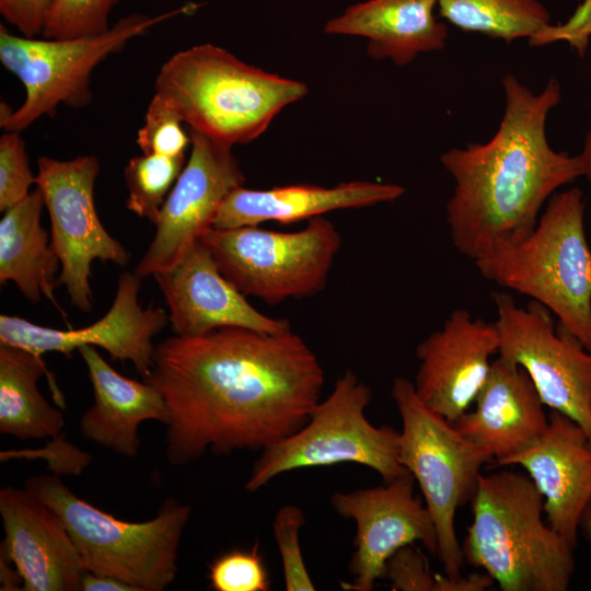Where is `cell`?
<instances>
[{
	"mask_svg": "<svg viewBox=\"0 0 591 591\" xmlns=\"http://www.w3.org/2000/svg\"><path fill=\"white\" fill-rule=\"evenodd\" d=\"M144 382L170 413L166 456L185 465L207 450H264L294 433L321 401L324 370L305 340L221 327L155 346Z\"/></svg>",
	"mask_w": 591,
	"mask_h": 591,
	"instance_id": "1",
	"label": "cell"
},
{
	"mask_svg": "<svg viewBox=\"0 0 591 591\" xmlns=\"http://www.w3.org/2000/svg\"><path fill=\"white\" fill-rule=\"evenodd\" d=\"M501 83L505 109L493 137L440 157L454 182L445 206L451 241L473 262L524 239L556 190L582 176L579 154L554 150L546 136L559 81L551 78L540 92L511 73Z\"/></svg>",
	"mask_w": 591,
	"mask_h": 591,
	"instance_id": "2",
	"label": "cell"
},
{
	"mask_svg": "<svg viewBox=\"0 0 591 591\" xmlns=\"http://www.w3.org/2000/svg\"><path fill=\"white\" fill-rule=\"evenodd\" d=\"M543 497L515 471L478 476L464 560L502 591H565L575 572L573 548L542 519Z\"/></svg>",
	"mask_w": 591,
	"mask_h": 591,
	"instance_id": "3",
	"label": "cell"
},
{
	"mask_svg": "<svg viewBox=\"0 0 591 591\" xmlns=\"http://www.w3.org/2000/svg\"><path fill=\"white\" fill-rule=\"evenodd\" d=\"M306 93L303 82L248 65L208 43L171 56L154 81V94L190 130L232 147L258 138Z\"/></svg>",
	"mask_w": 591,
	"mask_h": 591,
	"instance_id": "4",
	"label": "cell"
},
{
	"mask_svg": "<svg viewBox=\"0 0 591 591\" xmlns=\"http://www.w3.org/2000/svg\"><path fill=\"white\" fill-rule=\"evenodd\" d=\"M474 264L486 280L544 305L591 351V247L580 188L555 193L524 239Z\"/></svg>",
	"mask_w": 591,
	"mask_h": 591,
	"instance_id": "5",
	"label": "cell"
},
{
	"mask_svg": "<svg viewBox=\"0 0 591 591\" xmlns=\"http://www.w3.org/2000/svg\"><path fill=\"white\" fill-rule=\"evenodd\" d=\"M24 488L59 515L88 572L120 580L134 591H162L174 581L188 505L169 497L153 519L129 522L78 497L56 474L32 476Z\"/></svg>",
	"mask_w": 591,
	"mask_h": 591,
	"instance_id": "6",
	"label": "cell"
},
{
	"mask_svg": "<svg viewBox=\"0 0 591 591\" xmlns=\"http://www.w3.org/2000/svg\"><path fill=\"white\" fill-rule=\"evenodd\" d=\"M391 396L402 421L398 461L419 485L445 575L459 578L464 556L455 531L456 511L472 499L480 470L493 457L428 407L409 380L395 378Z\"/></svg>",
	"mask_w": 591,
	"mask_h": 591,
	"instance_id": "7",
	"label": "cell"
},
{
	"mask_svg": "<svg viewBox=\"0 0 591 591\" xmlns=\"http://www.w3.org/2000/svg\"><path fill=\"white\" fill-rule=\"evenodd\" d=\"M371 398L370 387L345 370L299 430L262 451L245 489L254 493L291 471L345 463L368 466L384 483L408 473L398 461L399 431L366 417Z\"/></svg>",
	"mask_w": 591,
	"mask_h": 591,
	"instance_id": "8",
	"label": "cell"
},
{
	"mask_svg": "<svg viewBox=\"0 0 591 591\" xmlns=\"http://www.w3.org/2000/svg\"><path fill=\"white\" fill-rule=\"evenodd\" d=\"M198 7L187 3L155 16L132 13L105 33L68 39L16 36L0 25V61L26 91L23 104L0 119L1 128L21 132L42 116L55 115L60 104L73 108L86 106L93 99L91 74L101 61L152 26L194 12Z\"/></svg>",
	"mask_w": 591,
	"mask_h": 591,
	"instance_id": "9",
	"label": "cell"
},
{
	"mask_svg": "<svg viewBox=\"0 0 591 591\" xmlns=\"http://www.w3.org/2000/svg\"><path fill=\"white\" fill-rule=\"evenodd\" d=\"M199 241L244 296L269 305L321 292L341 247L340 233L323 216L292 232L259 225L211 228Z\"/></svg>",
	"mask_w": 591,
	"mask_h": 591,
	"instance_id": "10",
	"label": "cell"
},
{
	"mask_svg": "<svg viewBox=\"0 0 591 591\" xmlns=\"http://www.w3.org/2000/svg\"><path fill=\"white\" fill-rule=\"evenodd\" d=\"M499 336L498 356L520 366L543 404L577 422L591 441V351L558 326L551 311L531 300L491 293Z\"/></svg>",
	"mask_w": 591,
	"mask_h": 591,
	"instance_id": "11",
	"label": "cell"
},
{
	"mask_svg": "<svg viewBox=\"0 0 591 591\" xmlns=\"http://www.w3.org/2000/svg\"><path fill=\"white\" fill-rule=\"evenodd\" d=\"M37 169L35 184L50 217V244L61 263L58 286L66 287L73 306L89 313L93 310L92 263L126 266L131 257L97 216L94 184L100 162L91 154L67 161L40 157Z\"/></svg>",
	"mask_w": 591,
	"mask_h": 591,
	"instance_id": "12",
	"label": "cell"
},
{
	"mask_svg": "<svg viewBox=\"0 0 591 591\" xmlns=\"http://www.w3.org/2000/svg\"><path fill=\"white\" fill-rule=\"evenodd\" d=\"M189 135V158L162 207L155 235L135 269L141 279L174 265L212 228L223 201L245 182L232 146L190 129Z\"/></svg>",
	"mask_w": 591,
	"mask_h": 591,
	"instance_id": "13",
	"label": "cell"
},
{
	"mask_svg": "<svg viewBox=\"0 0 591 591\" xmlns=\"http://www.w3.org/2000/svg\"><path fill=\"white\" fill-rule=\"evenodd\" d=\"M408 472L383 485L335 493L334 510L356 524L355 551L349 561L347 591H371L383 577L386 561L399 548L420 542L438 555L437 531L429 510L414 491Z\"/></svg>",
	"mask_w": 591,
	"mask_h": 591,
	"instance_id": "14",
	"label": "cell"
},
{
	"mask_svg": "<svg viewBox=\"0 0 591 591\" xmlns=\"http://www.w3.org/2000/svg\"><path fill=\"white\" fill-rule=\"evenodd\" d=\"M141 278L123 271L111 309L95 323L82 328L56 329L19 316L0 315V343L23 347L36 355L61 352L70 356L90 345L108 352L114 360L130 361L144 379L150 374L155 346L153 338L167 325L169 314L139 302Z\"/></svg>",
	"mask_w": 591,
	"mask_h": 591,
	"instance_id": "15",
	"label": "cell"
},
{
	"mask_svg": "<svg viewBox=\"0 0 591 591\" xmlns=\"http://www.w3.org/2000/svg\"><path fill=\"white\" fill-rule=\"evenodd\" d=\"M498 349L495 322L473 317L465 309L454 310L441 328L416 347L419 364L413 384L417 395L454 424L475 402Z\"/></svg>",
	"mask_w": 591,
	"mask_h": 591,
	"instance_id": "16",
	"label": "cell"
},
{
	"mask_svg": "<svg viewBox=\"0 0 591 591\" xmlns=\"http://www.w3.org/2000/svg\"><path fill=\"white\" fill-rule=\"evenodd\" d=\"M153 278L169 308L174 335L201 336L221 327H244L268 334L291 329L288 320L255 309L222 275L200 241Z\"/></svg>",
	"mask_w": 591,
	"mask_h": 591,
	"instance_id": "17",
	"label": "cell"
},
{
	"mask_svg": "<svg viewBox=\"0 0 591 591\" xmlns=\"http://www.w3.org/2000/svg\"><path fill=\"white\" fill-rule=\"evenodd\" d=\"M498 465H520L543 497L547 523L575 549L591 503V441L564 414L552 410L543 434Z\"/></svg>",
	"mask_w": 591,
	"mask_h": 591,
	"instance_id": "18",
	"label": "cell"
},
{
	"mask_svg": "<svg viewBox=\"0 0 591 591\" xmlns=\"http://www.w3.org/2000/svg\"><path fill=\"white\" fill-rule=\"evenodd\" d=\"M4 540L0 553L15 566L23 591H78L86 570L59 515L24 489L0 490Z\"/></svg>",
	"mask_w": 591,
	"mask_h": 591,
	"instance_id": "19",
	"label": "cell"
},
{
	"mask_svg": "<svg viewBox=\"0 0 591 591\" xmlns=\"http://www.w3.org/2000/svg\"><path fill=\"white\" fill-rule=\"evenodd\" d=\"M453 425L499 464L537 440L548 425L544 404L528 373L498 356L475 399Z\"/></svg>",
	"mask_w": 591,
	"mask_h": 591,
	"instance_id": "20",
	"label": "cell"
},
{
	"mask_svg": "<svg viewBox=\"0 0 591 591\" xmlns=\"http://www.w3.org/2000/svg\"><path fill=\"white\" fill-rule=\"evenodd\" d=\"M405 194L394 183L351 181L333 187L287 185L268 189H234L221 205L212 228L260 225L267 221L291 224L327 212L392 202Z\"/></svg>",
	"mask_w": 591,
	"mask_h": 591,
	"instance_id": "21",
	"label": "cell"
},
{
	"mask_svg": "<svg viewBox=\"0 0 591 591\" xmlns=\"http://www.w3.org/2000/svg\"><path fill=\"white\" fill-rule=\"evenodd\" d=\"M91 381L94 401L79 422L84 439L112 452L135 457L140 448L139 426L147 420L169 424L162 393L148 382L128 379L114 370L96 347L78 349Z\"/></svg>",
	"mask_w": 591,
	"mask_h": 591,
	"instance_id": "22",
	"label": "cell"
},
{
	"mask_svg": "<svg viewBox=\"0 0 591 591\" xmlns=\"http://www.w3.org/2000/svg\"><path fill=\"white\" fill-rule=\"evenodd\" d=\"M437 0H366L331 19L324 32L368 40V55L406 66L418 55L442 50L448 27L434 16Z\"/></svg>",
	"mask_w": 591,
	"mask_h": 591,
	"instance_id": "23",
	"label": "cell"
},
{
	"mask_svg": "<svg viewBox=\"0 0 591 591\" xmlns=\"http://www.w3.org/2000/svg\"><path fill=\"white\" fill-rule=\"evenodd\" d=\"M44 195L36 187L0 220V285L15 283L21 293L36 303L43 297L62 310L55 299L61 263L40 223Z\"/></svg>",
	"mask_w": 591,
	"mask_h": 591,
	"instance_id": "24",
	"label": "cell"
},
{
	"mask_svg": "<svg viewBox=\"0 0 591 591\" xmlns=\"http://www.w3.org/2000/svg\"><path fill=\"white\" fill-rule=\"evenodd\" d=\"M47 375L55 398L62 403L53 374L42 356L23 347L0 343V432L20 440L55 438L61 433L65 418L37 389Z\"/></svg>",
	"mask_w": 591,
	"mask_h": 591,
	"instance_id": "25",
	"label": "cell"
},
{
	"mask_svg": "<svg viewBox=\"0 0 591 591\" xmlns=\"http://www.w3.org/2000/svg\"><path fill=\"white\" fill-rule=\"evenodd\" d=\"M439 14L464 32L533 47L558 42L557 24L538 0H437Z\"/></svg>",
	"mask_w": 591,
	"mask_h": 591,
	"instance_id": "26",
	"label": "cell"
},
{
	"mask_svg": "<svg viewBox=\"0 0 591 591\" xmlns=\"http://www.w3.org/2000/svg\"><path fill=\"white\" fill-rule=\"evenodd\" d=\"M185 164V154L165 157L142 153L131 158L124 170L128 189L127 209L155 225Z\"/></svg>",
	"mask_w": 591,
	"mask_h": 591,
	"instance_id": "27",
	"label": "cell"
},
{
	"mask_svg": "<svg viewBox=\"0 0 591 591\" xmlns=\"http://www.w3.org/2000/svg\"><path fill=\"white\" fill-rule=\"evenodd\" d=\"M383 577L396 591H484L494 584L487 573L451 578L432 572L425 556L412 545L395 552L386 561Z\"/></svg>",
	"mask_w": 591,
	"mask_h": 591,
	"instance_id": "28",
	"label": "cell"
},
{
	"mask_svg": "<svg viewBox=\"0 0 591 591\" xmlns=\"http://www.w3.org/2000/svg\"><path fill=\"white\" fill-rule=\"evenodd\" d=\"M119 0H54L42 34L47 39L92 36L109 30L108 16Z\"/></svg>",
	"mask_w": 591,
	"mask_h": 591,
	"instance_id": "29",
	"label": "cell"
},
{
	"mask_svg": "<svg viewBox=\"0 0 591 591\" xmlns=\"http://www.w3.org/2000/svg\"><path fill=\"white\" fill-rule=\"evenodd\" d=\"M208 579L216 591H268L270 578L258 543L250 549L221 554L209 566Z\"/></svg>",
	"mask_w": 591,
	"mask_h": 591,
	"instance_id": "30",
	"label": "cell"
},
{
	"mask_svg": "<svg viewBox=\"0 0 591 591\" xmlns=\"http://www.w3.org/2000/svg\"><path fill=\"white\" fill-rule=\"evenodd\" d=\"M183 125L177 113L153 94L143 125L137 132L136 142L143 154L184 155L192 138Z\"/></svg>",
	"mask_w": 591,
	"mask_h": 591,
	"instance_id": "31",
	"label": "cell"
},
{
	"mask_svg": "<svg viewBox=\"0 0 591 591\" xmlns=\"http://www.w3.org/2000/svg\"><path fill=\"white\" fill-rule=\"evenodd\" d=\"M305 517L294 505L281 507L273 522V533L280 553L287 591H314L315 587L302 555L299 532Z\"/></svg>",
	"mask_w": 591,
	"mask_h": 591,
	"instance_id": "32",
	"label": "cell"
},
{
	"mask_svg": "<svg viewBox=\"0 0 591 591\" xmlns=\"http://www.w3.org/2000/svg\"><path fill=\"white\" fill-rule=\"evenodd\" d=\"M35 183L24 140L16 131H5L0 137V211L23 201Z\"/></svg>",
	"mask_w": 591,
	"mask_h": 591,
	"instance_id": "33",
	"label": "cell"
},
{
	"mask_svg": "<svg viewBox=\"0 0 591 591\" xmlns=\"http://www.w3.org/2000/svg\"><path fill=\"white\" fill-rule=\"evenodd\" d=\"M54 0H0V13L22 36L43 34L47 13Z\"/></svg>",
	"mask_w": 591,
	"mask_h": 591,
	"instance_id": "34",
	"label": "cell"
},
{
	"mask_svg": "<svg viewBox=\"0 0 591 591\" xmlns=\"http://www.w3.org/2000/svg\"><path fill=\"white\" fill-rule=\"evenodd\" d=\"M563 27L570 46L579 53L587 51L591 36V0H584Z\"/></svg>",
	"mask_w": 591,
	"mask_h": 591,
	"instance_id": "35",
	"label": "cell"
},
{
	"mask_svg": "<svg viewBox=\"0 0 591 591\" xmlns=\"http://www.w3.org/2000/svg\"><path fill=\"white\" fill-rule=\"evenodd\" d=\"M83 591H134V589L117 580L107 576L94 575L85 572L82 579Z\"/></svg>",
	"mask_w": 591,
	"mask_h": 591,
	"instance_id": "36",
	"label": "cell"
},
{
	"mask_svg": "<svg viewBox=\"0 0 591 591\" xmlns=\"http://www.w3.org/2000/svg\"><path fill=\"white\" fill-rule=\"evenodd\" d=\"M0 582L2 591H16L23 588V579L20 572L2 553H0Z\"/></svg>",
	"mask_w": 591,
	"mask_h": 591,
	"instance_id": "37",
	"label": "cell"
},
{
	"mask_svg": "<svg viewBox=\"0 0 591 591\" xmlns=\"http://www.w3.org/2000/svg\"><path fill=\"white\" fill-rule=\"evenodd\" d=\"M579 157L582 165V176L587 177L591 185V128L587 132L583 148Z\"/></svg>",
	"mask_w": 591,
	"mask_h": 591,
	"instance_id": "38",
	"label": "cell"
},
{
	"mask_svg": "<svg viewBox=\"0 0 591 591\" xmlns=\"http://www.w3.org/2000/svg\"><path fill=\"white\" fill-rule=\"evenodd\" d=\"M580 526L582 528L583 532L586 533V535H587V537H588V540H589V542L591 544V503L589 505V507L587 508V510L583 513ZM590 581H591V579H590Z\"/></svg>",
	"mask_w": 591,
	"mask_h": 591,
	"instance_id": "39",
	"label": "cell"
}]
</instances>
